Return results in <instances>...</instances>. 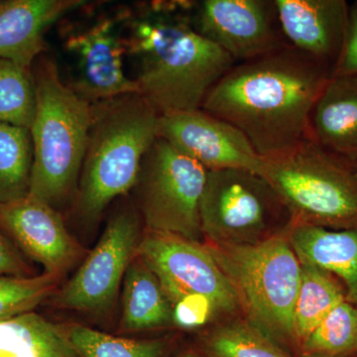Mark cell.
<instances>
[{"instance_id":"31","label":"cell","mask_w":357,"mask_h":357,"mask_svg":"<svg viewBox=\"0 0 357 357\" xmlns=\"http://www.w3.org/2000/svg\"><path fill=\"white\" fill-rule=\"evenodd\" d=\"M177 357H204L202 356L201 354L198 351H195V349H190V351H185L181 352L180 354Z\"/></svg>"},{"instance_id":"14","label":"cell","mask_w":357,"mask_h":357,"mask_svg":"<svg viewBox=\"0 0 357 357\" xmlns=\"http://www.w3.org/2000/svg\"><path fill=\"white\" fill-rule=\"evenodd\" d=\"M0 227L47 274L60 277L83 253L55 208L30 194L0 204Z\"/></svg>"},{"instance_id":"21","label":"cell","mask_w":357,"mask_h":357,"mask_svg":"<svg viewBox=\"0 0 357 357\" xmlns=\"http://www.w3.org/2000/svg\"><path fill=\"white\" fill-rule=\"evenodd\" d=\"M300 264L299 292L294 311V326L299 349L302 342L333 307L347 300L332 274L310 263L300 261Z\"/></svg>"},{"instance_id":"3","label":"cell","mask_w":357,"mask_h":357,"mask_svg":"<svg viewBox=\"0 0 357 357\" xmlns=\"http://www.w3.org/2000/svg\"><path fill=\"white\" fill-rule=\"evenodd\" d=\"M159 114L139 95L93 103L88 145L76 192L77 215L96 222L133 189L141 162L158 137Z\"/></svg>"},{"instance_id":"10","label":"cell","mask_w":357,"mask_h":357,"mask_svg":"<svg viewBox=\"0 0 357 357\" xmlns=\"http://www.w3.org/2000/svg\"><path fill=\"white\" fill-rule=\"evenodd\" d=\"M135 255L156 275L171 305L197 294L208 298L217 312H229L238 307L227 277L198 241L146 229Z\"/></svg>"},{"instance_id":"16","label":"cell","mask_w":357,"mask_h":357,"mask_svg":"<svg viewBox=\"0 0 357 357\" xmlns=\"http://www.w3.org/2000/svg\"><path fill=\"white\" fill-rule=\"evenodd\" d=\"M86 3L84 0H1L0 59L31 70L46 51L48 28Z\"/></svg>"},{"instance_id":"6","label":"cell","mask_w":357,"mask_h":357,"mask_svg":"<svg viewBox=\"0 0 357 357\" xmlns=\"http://www.w3.org/2000/svg\"><path fill=\"white\" fill-rule=\"evenodd\" d=\"M259 175L292 220L326 229L357 227V163L307 138L287 153L264 159Z\"/></svg>"},{"instance_id":"26","label":"cell","mask_w":357,"mask_h":357,"mask_svg":"<svg viewBox=\"0 0 357 357\" xmlns=\"http://www.w3.org/2000/svg\"><path fill=\"white\" fill-rule=\"evenodd\" d=\"M36 112L31 70L0 59V124L30 129Z\"/></svg>"},{"instance_id":"9","label":"cell","mask_w":357,"mask_h":357,"mask_svg":"<svg viewBox=\"0 0 357 357\" xmlns=\"http://www.w3.org/2000/svg\"><path fill=\"white\" fill-rule=\"evenodd\" d=\"M282 204L259 174L243 169L208 171L201 202L203 234L211 243L252 241Z\"/></svg>"},{"instance_id":"23","label":"cell","mask_w":357,"mask_h":357,"mask_svg":"<svg viewBox=\"0 0 357 357\" xmlns=\"http://www.w3.org/2000/svg\"><path fill=\"white\" fill-rule=\"evenodd\" d=\"M32 166L29 129L0 124V204L29 195Z\"/></svg>"},{"instance_id":"17","label":"cell","mask_w":357,"mask_h":357,"mask_svg":"<svg viewBox=\"0 0 357 357\" xmlns=\"http://www.w3.org/2000/svg\"><path fill=\"white\" fill-rule=\"evenodd\" d=\"M309 138L357 163V77H331L312 109Z\"/></svg>"},{"instance_id":"2","label":"cell","mask_w":357,"mask_h":357,"mask_svg":"<svg viewBox=\"0 0 357 357\" xmlns=\"http://www.w3.org/2000/svg\"><path fill=\"white\" fill-rule=\"evenodd\" d=\"M192 1L128 7L122 26L126 58L138 93L159 115L202 109L215 84L236 64L192 23Z\"/></svg>"},{"instance_id":"12","label":"cell","mask_w":357,"mask_h":357,"mask_svg":"<svg viewBox=\"0 0 357 357\" xmlns=\"http://www.w3.org/2000/svg\"><path fill=\"white\" fill-rule=\"evenodd\" d=\"M195 29L236 62L261 57L287 46L274 0H204L194 2Z\"/></svg>"},{"instance_id":"25","label":"cell","mask_w":357,"mask_h":357,"mask_svg":"<svg viewBox=\"0 0 357 357\" xmlns=\"http://www.w3.org/2000/svg\"><path fill=\"white\" fill-rule=\"evenodd\" d=\"M82 357H168L170 344L163 340H128L81 325L66 326Z\"/></svg>"},{"instance_id":"27","label":"cell","mask_w":357,"mask_h":357,"mask_svg":"<svg viewBox=\"0 0 357 357\" xmlns=\"http://www.w3.org/2000/svg\"><path fill=\"white\" fill-rule=\"evenodd\" d=\"M59 277L0 276V321L32 312L55 291Z\"/></svg>"},{"instance_id":"32","label":"cell","mask_w":357,"mask_h":357,"mask_svg":"<svg viewBox=\"0 0 357 357\" xmlns=\"http://www.w3.org/2000/svg\"><path fill=\"white\" fill-rule=\"evenodd\" d=\"M305 357H311V356H305Z\"/></svg>"},{"instance_id":"30","label":"cell","mask_w":357,"mask_h":357,"mask_svg":"<svg viewBox=\"0 0 357 357\" xmlns=\"http://www.w3.org/2000/svg\"><path fill=\"white\" fill-rule=\"evenodd\" d=\"M26 265L20 255L7 243L6 239L0 234V276H22Z\"/></svg>"},{"instance_id":"11","label":"cell","mask_w":357,"mask_h":357,"mask_svg":"<svg viewBox=\"0 0 357 357\" xmlns=\"http://www.w3.org/2000/svg\"><path fill=\"white\" fill-rule=\"evenodd\" d=\"M140 220L132 206L115 211L93 250L59 292V306L98 312L109 309L139 243Z\"/></svg>"},{"instance_id":"19","label":"cell","mask_w":357,"mask_h":357,"mask_svg":"<svg viewBox=\"0 0 357 357\" xmlns=\"http://www.w3.org/2000/svg\"><path fill=\"white\" fill-rule=\"evenodd\" d=\"M173 323V310L156 275L134 256L126 276L122 296L121 328L140 332Z\"/></svg>"},{"instance_id":"5","label":"cell","mask_w":357,"mask_h":357,"mask_svg":"<svg viewBox=\"0 0 357 357\" xmlns=\"http://www.w3.org/2000/svg\"><path fill=\"white\" fill-rule=\"evenodd\" d=\"M208 243L206 248L229 280L246 321L300 357L294 311L301 264L288 237L274 236L259 243Z\"/></svg>"},{"instance_id":"18","label":"cell","mask_w":357,"mask_h":357,"mask_svg":"<svg viewBox=\"0 0 357 357\" xmlns=\"http://www.w3.org/2000/svg\"><path fill=\"white\" fill-rule=\"evenodd\" d=\"M288 239L300 261L344 282L347 300L357 307V227L332 229L292 220Z\"/></svg>"},{"instance_id":"4","label":"cell","mask_w":357,"mask_h":357,"mask_svg":"<svg viewBox=\"0 0 357 357\" xmlns=\"http://www.w3.org/2000/svg\"><path fill=\"white\" fill-rule=\"evenodd\" d=\"M31 73L36 112L29 129L33 144L29 194L55 208L76 197L93 103L63 82L53 59L42 55Z\"/></svg>"},{"instance_id":"13","label":"cell","mask_w":357,"mask_h":357,"mask_svg":"<svg viewBox=\"0 0 357 357\" xmlns=\"http://www.w3.org/2000/svg\"><path fill=\"white\" fill-rule=\"evenodd\" d=\"M158 137L206 171L243 169L259 174L264 164L239 129L202 109L159 115Z\"/></svg>"},{"instance_id":"24","label":"cell","mask_w":357,"mask_h":357,"mask_svg":"<svg viewBox=\"0 0 357 357\" xmlns=\"http://www.w3.org/2000/svg\"><path fill=\"white\" fill-rule=\"evenodd\" d=\"M357 354V307L345 300L333 307L302 342L300 357H351Z\"/></svg>"},{"instance_id":"28","label":"cell","mask_w":357,"mask_h":357,"mask_svg":"<svg viewBox=\"0 0 357 357\" xmlns=\"http://www.w3.org/2000/svg\"><path fill=\"white\" fill-rule=\"evenodd\" d=\"M173 323L184 328H199L217 312L213 302L202 295H189L172 304Z\"/></svg>"},{"instance_id":"8","label":"cell","mask_w":357,"mask_h":357,"mask_svg":"<svg viewBox=\"0 0 357 357\" xmlns=\"http://www.w3.org/2000/svg\"><path fill=\"white\" fill-rule=\"evenodd\" d=\"M128 13V7L121 6L61 26L63 47L75 61V76L68 86L86 102L139 93L124 70L122 26Z\"/></svg>"},{"instance_id":"1","label":"cell","mask_w":357,"mask_h":357,"mask_svg":"<svg viewBox=\"0 0 357 357\" xmlns=\"http://www.w3.org/2000/svg\"><path fill=\"white\" fill-rule=\"evenodd\" d=\"M332 70L287 46L236 64L211 89L202 109L229 122L263 159L309 138L310 119Z\"/></svg>"},{"instance_id":"7","label":"cell","mask_w":357,"mask_h":357,"mask_svg":"<svg viewBox=\"0 0 357 357\" xmlns=\"http://www.w3.org/2000/svg\"><path fill=\"white\" fill-rule=\"evenodd\" d=\"M206 177L201 164L157 137L141 162L134 185L146 229L199 243Z\"/></svg>"},{"instance_id":"20","label":"cell","mask_w":357,"mask_h":357,"mask_svg":"<svg viewBox=\"0 0 357 357\" xmlns=\"http://www.w3.org/2000/svg\"><path fill=\"white\" fill-rule=\"evenodd\" d=\"M0 357H82L67 330L36 312L0 321Z\"/></svg>"},{"instance_id":"29","label":"cell","mask_w":357,"mask_h":357,"mask_svg":"<svg viewBox=\"0 0 357 357\" xmlns=\"http://www.w3.org/2000/svg\"><path fill=\"white\" fill-rule=\"evenodd\" d=\"M357 77V1L349 9L344 45L331 77Z\"/></svg>"},{"instance_id":"22","label":"cell","mask_w":357,"mask_h":357,"mask_svg":"<svg viewBox=\"0 0 357 357\" xmlns=\"http://www.w3.org/2000/svg\"><path fill=\"white\" fill-rule=\"evenodd\" d=\"M204 357H295L248 321H234L213 328L197 349Z\"/></svg>"},{"instance_id":"15","label":"cell","mask_w":357,"mask_h":357,"mask_svg":"<svg viewBox=\"0 0 357 357\" xmlns=\"http://www.w3.org/2000/svg\"><path fill=\"white\" fill-rule=\"evenodd\" d=\"M286 43L331 70L344 45L349 6L344 0H274Z\"/></svg>"}]
</instances>
